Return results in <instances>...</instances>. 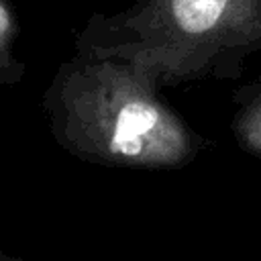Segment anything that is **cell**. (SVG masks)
<instances>
[{
    "instance_id": "obj_3",
    "label": "cell",
    "mask_w": 261,
    "mask_h": 261,
    "mask_svg": "<svg viewBox=\"0 0 261 261\" xmlns=\"http://www.w3.org/2000/svg\"><path fill=\"white\" fill-rule=\"evenodd\" d=\"M234 114L230 118V130L237 145L261 159V75L232 94Z\"/></svg>"
},
{
    "instance_id": "obj_5",
    "label": "cell",
    "mask_w": 261,
    "mask_h": 261,
    "mask_svg": "<svg viewBox=\"0 0 261 261\" xmlns=\"http://www.w3.org/2000/svg\"><path fill=\"white\" fill-rule=\"evenodd\" d=\"M0 261H24V259L14 257V255H8L6 251H2V249H0Z\"/></svg>"
},
{
    "instance_id": "obj_4",
    "label": "cell",
    "mask_w": 261,
    "mask_h": 261,
    "mask_svg": "<svg viewBox=\"0 0 261 261\" xmlns=\"http://www.w3.org/2000/svg\"><path fill=\"white\" fill-rule=\"evenodd\" d=\"M20 22L8 0H0V86L14 88L27 73V63L18 53Z\"/></svg>"
},
{
    "instance_id": "obj_1",
    "label": "cell",
    "mask_w": 261,
    "mask_h": 261,
    "mask_svg": "<svg viewBox=\"0 0 261 261\" xmlns=\"http://www.w3.org/2000/svg\"><path fill=\"white\" fill-rule=\"evenodd\" d=\"M53 141L71 157L114 169H179L208 141L137 65L75 53L43 94Z\"/></svg>"
},
{
    "instance_id": "obj_2",
    "label": "cell",
    "mask_w": 261,
    "mask_h": 261,
    "mask_svg": "<svg viewBox=\"0 0 261 261\" xmlns=\"http://www.w3.org/2000/svg\"><path fill=\"white\" fill-rule=\"evenodd\" d=\"M73 47L133 63L161 90L237 80L261 51V0H135L114 14L94 12Z\"/></svg>"
}]
</instances>
